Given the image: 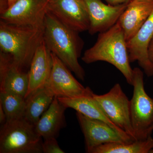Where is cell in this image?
Instances as JSON below:
<instances>
[{
  "mask_svg": "<svg viewBox=\"0 0 153 153\" xmlns=\"http://www.w3.org/2000/svg\"><path fill=\"white\" fill-rule=\"evenodd\" d=\"M79 33L64 25L47 10L44 19V43L77 78L84 81L85 71L78 59L84 42Z\"/></svg>",
  "mask_w": 153,
  "mask_h": 153,
  "instance_id": "cell-1",
  "label": "cell"
},
{
  "mask_svg": "<svg viewBox=\"0 0 153 153\" xmlns=\"http://www.w3.org/2000/svg\"><path fill=\"white\" fill-rule=\"evenodd\" d=\"M86 64L104 61L115 67L132 85L133 69L130 65L127 41L118 22L106 31L99 33L92 47L85 50L81 58Z\"/></svg>",
  "mask_w": 153,
  "mask_h": 153,
  "instance_id": "cell-2",
  "label": "cell"
},
{
  "mask_svg": "<svg viewBox=\"0 0 153 153\" xmlns=\"http://www.w3.org/2000/svg\"><path fill=\"white\" fill-rule=\"evenodd\" d=\"M44 25L17 26L0 21V51L28 71L35 52L44 41Z\"/></svg>",
  "mask_w": 153,
  "mask_h": 153,
  "instance_id": "cell-3",
  "label": "cell"
},
{
  "mask_svg": "<svg viewBox=\"0 0 153 153\" xmlns=\"http://www.w3.org/2000/svg\"><path fill=\"white\" fill-rule=\"evenodd\" d=\"M42 137L25 117L7 120L0 131V153H41Z\"/></svg>",
  "mask_w": 153,
  "mask_h": 153,
  "instance_id": "cell-4",
  "label": "cell"
},
{
  "mask_svg": "<svg viewBox=\"0 0 153 153\" xmlns=\"http://www.w3.org/2000/svg\"><path fill=\"white\" fill-rule=\"evenodd\" d=\"M143 76L140 68H134L130 114L135 140L147 138L153 131V99L145 91Z\"/></svg>",
  "mask_w": 153,
  "mask_h": 153,
  "instance_id": "cell-5",
  "label": "cell"
},
{
  "mask_svg": "<svg viewBox=\"0 0 153 153\" xmlns=\"http://www.w3.org/2000/svg\"><path fill=\"white\" fill-rule=\"evenodd\" d=\"M93 96L108 118L135 140L131 120L130 100L120 84H115L108 93L102 95L93 93Z\"/></svg>",
  "mask_w": 153,
  "mask_h": 153,
  "instance_id": "cell-6",
  "label": "cell"
},
{
  "mask_svg": "<svg viewBox=\"0 0 153 153\" xmlns=\"http://www.w3.org/2000/svg\"><path fill=\"white\" fill-rule=\"evenodd\" d=\"M53 66L44 87L56 98H73L85 95L91 89L76 80L67 66L52 53Z\"/></svg>",
  "mask_w": 153,
  "mask_h": 153,
  "instance_id": "cell-7",
  "label": "cell"
},
{
  "mask_svg": "<svg viewBox=\"0 0 153 153\" xmlns=\"http://www.w3.org/2000/svg\"><path fill=\"white\" fill-rule=\"evenodd\" d=\"M49 1L17 0L4 13L0 14L1 21L17 26H43Z\"/></svg>",
  "mask_w": 153,
  "mask_h": 153,
  "instance_id": "cell-8",
  "label": "cell"
},
{
  "mask_svg": "<svg viewBox=\"0 0 153 153\" xmlns=\"http://www.w3.org/2000/svg\"><path fill=\"white\" fill-rule=\"evenodd\" d=\"M47 10L79 33L89 29V18L83 0H49Z\"/></svg>",
  "mask_w": 153,
  "mask_h": 153,
  "instance_id": "cell-9",
  "label": "cell"
},
{
  "mask_svg": "<svg viewBox=\"0 0 153 153\" xmlns=\"http://www.w3.org/2000/svg\"><path fill=\"white\" fill-rule=\"evenodd\" d=\"M76 116L85 138L86 152L94 148L109 143H128L110 126L102 121L76 112Z\"/></svg>",
  "mask_w": 153,
  "mask_h": 153,
  "instance_id": "cell-10",
  "label": "cell"
},
{
  "mask_svg": "<svg viewBox=\"0 0 153 153\" xmlns=\"http://www.w3.org/2000/svg\"><path fill=\"white\" fill-rule=\"evenodd\" d=\"M89 21L91 35L106 31L118 21L128 4L118 5L105 4L100 0H83Z\"/></svg>",
  "mask_w": 153,
  "mask_h": 153,
  "instance_id": "cell-11",
  "label": "cell"
},
{
  "mask_svg": "<svg viewBox=\"0 0 153 153\" xmlns=\"http://www.w3.org/2000/svg\"><path fill=\"white\" fill-rule=\"evenodd\" d=\"M153 38V11L136 35L127 41L130 61H137L148 77L153 76V64L148 56V48Z\"/></svg>",
  "mask_w": 153,
  "mask_h": 153,
  "instance_id": "cell-12",
  "label": "cell"
},
{
  "mask_svg": "<svg viewBox=\"0 0 153 153\" xmlns=\"http://www.w3.org/2000/svg\"><path fill=\"white\" fill-rule=\"evenodd\" d=\"M28 85V71L17 65L10 55L0 51V92H11L25 98Z\"/></svg>",
  "mask_w": 153,
  "mask_h": 153,
  "instance_id": "cell-13",
  "label": "cell"
},
{
  "mask_svg": "<svg viewBox=\"0 0 153 153\" xmlns=\"http://www.w3.org/2000/svg\"><path fill=\"white\" fill-rule=\"evenodd\" d=\"M91 90L85 95L73 98H58L60 103L66 108L75 110L87 117L102 121L110 126L118 132L128 143L134 141L126 133L117 126L107 116L101 106L93 96Z\"/></svg>",
  "mask_w": 153,
  "mask_h": 153,
  "instance_id": "cell-14",
  "label": "cell"
},
{
  "mask_svg": "<svg viewBox=\"0 0 153 153\" xmlns=\"http://www.w3.org/2000/svg\"><path fill=\"white\" fill-rule=\"evenodd\" d=\"M153 11V0H131L118 22L122 28L126 41L132 38Z\"/></svg>",
  "mask_w": 153,
  "mask_h": 153,
  "instance_id": "cell-15",
  "label": "cell"
},
{
  "mask_svg": "<svg viewBox=\"0 0 153 153\" xmlns=\"http://www.w3.org/2000/svg\"><path fill=\"white\" fill-rule=\"evenodd\" d=\"M52 66V52L44 41L36 50L30 64L28 71L29 85L25 98L44 87L50 76Z\"/></svg>",
  "mask_w": 153,
  "mask_h": 153,
  "instance_id": "cell-16",
  "label": "cell"
},
{
  "mask_svg": "<svg viewBox=\"0 0 153 153\" xmlns=\"http://www.w3.org/2000/svg\"><path fill=\"white\" fill-rule=\"evenodd\" d=\"M66 108L57 98H54L35 126L36 131L42 138H57L61 129L66 125L64 114Z\"/></svg>",
  "mask_w": 153,
  "mask_h": 153,
  "instance_id": "cell-17",
  "label": "cell"
},
{
  "mask_svg": "<svg viewBox=\"0 0 153 153\" xmlns=\"http://www.w3.org/2000/svg\"><path fill=\"white\" fill-rule=\"evenodd\" d=\"M54 97L45 87L39 88L26 99L25 117L34 125L48 109Z\"/></svg>",
  "mask_w": 153,
  "mask_h": 153,
  "instance_id": "cell-18",
  "label": "cell"
},
{
  "mask_svg": "<svg viewBox=\"0 0 153 153\" xmlns=\"http://www.w3.org/2000/svg\"><path fill=\"white\" fill-rule=\"evenodd\" d=\"M153 149V138L137 140L129 143H109L94 148L89 153H149Z\"/></svg>",
  "mask_w": 153,
  "mask_h": 153,
  "instance_id": "cell-19",
  "label": "cell"
},
{
  "mask_svg": "<svg viewBox=\"0 0 153 153\" xmlns=\"http://www.w3.org/2000/svg\"><path fill=\"white\" fill-rule=\"evenodd\" d=\"M0 105L7 117V120L24 117L26 99L22 96L11 92H0Z\"/></svg>",
  "mask_w": 153,
  "mask_h": 153,
  "instance_id": "cell-20",
  "label": "cell"
},
{
  "mask_svg": "<svg viewBox=\"0 0 153 153\" xmlns=\"http://www.w3.org/2000/svg\"><path fill=\"white\" fill-rule=\"evenodd\" d=\"M57 138L45 139L42 143V152L44 153H64L65 152L58 145Z\"/></svg>",
  "mask_w": 153,
  "mask_h": 153,
  "instance_id": "cell-21",
  "label": "cell"
},
{
  "mask_svg": "<svg viewBox=\"0 0 153 153\" xmlns=\"http://www.w3.org/2000/svg\"><path fill=\"white\" fill-rule=\"evenodd\" d=\"M108 4L111 5H118L123 4H128L131 0H105Z\"/></svg>",
  "mask_w": 153,
  "mask_h": 153,
  "instance_id": "cell-22",
  "label": "cell"
},
{
  "mask_svg": "<svg viewBox=\"0 0 153 153\" xmlns=\"http://www.w3.org/2000/svg\"><path fill=\"white\" fill-rule=\"evenodd\" d=\"M9 8L8 0H0V14L4 13Z\"/></svg>",
  "mask_w": 153,
  "mask_h": 153,
  "instance_id": "cell-23",
  "label": "cell"
},
{
  "mask_svg": "<svg viewBox=\"0 0 153 153\" xmlns=\"http://www.w3.org/2000/svg\"><path fill=\"white\" fill-rule=\"evenodd\" d=\"M148 56L151 62L153 64V38L148 48Z\"/></svg>",
  "mask_w": 153,
  "mask_h": 153,
  "instance_id": "cell-24",
  "label": "cell"
},
{
  "mask_svg": "<svg viewBox=\"0 0 153 153\" xmlns=\"http://www.w3.org/2000/svg\"><path fill=\"white\" fill-rule=\"evenodd\" d=\"M7 121V117L1 105H0V123L2 125Z\"/></svg>",
  "mask_w": 153,
  "mask_h": 153,
  "instance_id": "cell-25",
  "label": "cell"
},
{
  "mask_svg": "<svg viewBox=\"0 0 153 153\" xmlns=\"http://www.w3.org/2000/svg\"><path fill=\"white\" fill-rule=\"evenodd\" d=\"M17 1V0H8L9 7H11V6L13 5Z\"/></svg>",
  "mask_w": 153,
  "mask_h": 153,
  "instance_id": "cell-26",
  "label": "cell"
},
{
  "mask_svg": "<svg viewBox=\"0 0 153 153\" xmlns=\"http://www.w3.org/2000/svg\"><path fill=\"white\" fill-rule=\"evenodd\" d=\"M149 153H153V149L150 151Z\"/></svg>",
  "mask_w": 153,
  "mask_h": 153,
  "instance_id": "cell-27",
  "label": "cell"
}]
</instances>
